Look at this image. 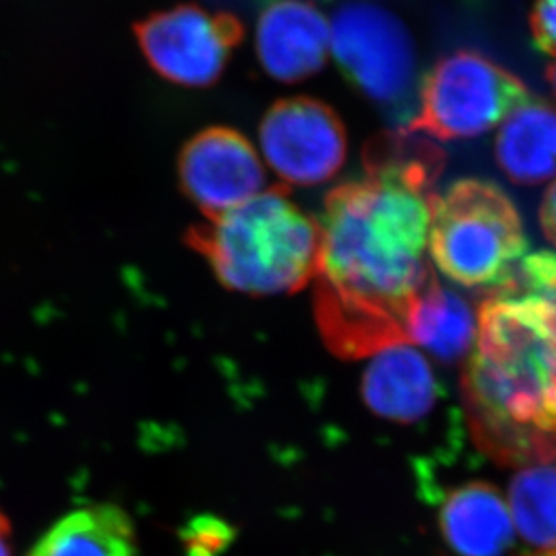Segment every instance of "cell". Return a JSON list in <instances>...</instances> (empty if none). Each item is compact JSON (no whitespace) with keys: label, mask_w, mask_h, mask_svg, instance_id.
I'll list each match as a JSON object with an SVG mask.
<instances>
[{"label":"cell","mask_w":556,"mask_h":556,"mask_svg":"<svg viewBox=\"0 0 556 556\" xmlns=\"http://www.w3.org/2000/svg\"><path fill=\"white\" fill-rule=\"evenodd\" d=\"M434 193L369 177L326 197L315 314L326 342L363 357L407 342L410 306L434 278L427 262Z\"/></svg>","instance_id":"cell-1"},{"label":"cell","mask_w":556,"mask_h":556,"mask_svg":"<svg viewBox=\"0 0 556 556\" xmlns=\"http://www.w3.org/2000/svg\"><path fill=\"white\" fill-rule=\"evenodd\" d=\"M467 393L486 441L503 454H555L556 274L490 290L479 308Z\"/></svg>","instance_id":"cell-2"},{"label":"cell","mask_w":556,"mask_h":556,"mask_svg":"<svg viewBox=\"0 0 556 556\" xmlns=\"http://www.w3.org/2000/svg\"><path fill=\"white\" fill-rule=\"evenodd\" d=\"M193 243L227 289L249 295L292 294L315 278L320 224L289 199L267 189L211 218Z\"/></svg>","instance_id":"cell-3"},{"label":"cell","mask_w":556,"mask_h":556,"mask_svg":"<svg viewBox=\"0 0 556 556\" xmlns=\"http://www.w3.org/2000/svg\"><path fill=\"white\" fill-rule=\"evenodd\" d=\"M429 248L454 283L495 290L508 283L525 257V227L503 189L486 180H459L432 199Z\"/></svg>","instance_id":"cell-4"},{"label":"cell","mask_w":556,"mask_h":556,"mask_svg":"<svg viewBox=\"0 0 556 556\" xmlns=\"http://www.w3.org/2000/svg\"><path fill=\"white\" fill-rule=\"evenodd\" d=\"M530 101V92L508 68L478 51H457L427 74L420 109L407 130L441 141L470 139L492 130Z\"/></svg>","instance_id":"cell-5"},{"label":"cell","mask_w":556,"mask_h":556,"mask_svg":"<svg viewBox=\"0 0 556 556\" xmlns=\"http://www.w3.org/2000/svg\"><path fill=\"white\" fill-rule=\"evenodd\" d=\"M330 46L342 73L369 100L394 105L409 96L415 42L391 11L368 2L342 5L331 21Z\"/></svg>","instance_id":"cell-6"},{"label":"cell","mask_w":556,"mask_h":556,"mask_svg":"<svg viewBox=\"0 0 556 556\" xmlns=\"http://www.w3.org/2000/svg\"><path fill=\"white\" fill-rule=\"evenodd\" d=\"M148 63L172 84L207 87L215 84L242 38V24L226 13L199 5L161 11L137 27Z\"/></svg>","instance_id":"cell-7"},{"label":"cell","mask_w":556,"mask_h":556,"mask_svg":"<svg viewBox=\"0 0 556 556\" xmlns=\"http://www.w3.org/2000/svg\"><path fill=\"white\" fill-rule=\"evenodd\" d=\"M263 157L285 185H323L346 161V130L336 111L312 98L270 106L260 125Z\"/></svg>","instance_id":"cell-8"},{"label":"cell","mask_w":556,"mask_h":556,"mask_svg":"<svg viewBox=\"0 0 556 556\" xmlns=\"http://www.w3.org/2000/svg\"><path fill=\"white\" fill-rule=\"evenodd\" d=\"M186 194L215 218L262 193L265 168L248 137L232 128H207L180 155Z\"/></svg>","instance_id":"cell-9"},{"label":"cell","mask_w":556,"mask_h":556,"mask_svg":"<svg viewBox=\"0 0 556 556\" xmlns=\"http://www.w3.org/2000/svg\"><path fill=\"white\" fill-rule=\"evenodd\" d=\"M330 24L308 0H274L256 27V53L263 68L283 84H298L325 67Z\"/></svg>","instance_id":"cell-10"},{"label":"cell","mask_w":556,"mask_h":556,"mask_svg":"<svg viewBox=\"0 0 556 556\" xmlns=\"http://www.w3.org/2000/svg\"><path fill=\"white\" fill-rule=\"evenodd\" d=\"M363 396L375 415L407 424L432 409L435 378L416 348L396 342L372 353L363 377Z\"/></svg>","instance_id":"cell-11"},{"label":"cell","mask_w":556,"mask_h":556,"mask_svg":"<svg viewBox=\"0 0 556 556\" xmlns=\"http://www.w3.org/2000/svg\"><path fill=\"white\" fill-rule=\"evenodd\" d=\"M440 519L446 544L459 556H503L514 542L508 503L486 483L454 490Z\"/></svg>","instance_id":"cell-12"},{"label":"cell","mask_w":556,"mask_h":556,"mask_svg":"<svg viewBox=\"0 0 556 556\" xmlns=\"http://www.w3.org/2000/svg\"><path fill=\"white\" fill-rule=\"evenodd\" d=\"M27 556H137L136 526L117 504H90L63 515Z\"/></svg>","instance_id":"cell-13"},{"label":"cell","mask_w":556,"mask_h":556,"mask_svg":"<svg viewBox=\"0 0 556 556\" xmlns=\"http://www.w3.org/2000/svg\"><path fill=\"white\" fill-rule=\"evenodd\" d=\"M495 153L515 185H544L556 175V111L541 101H526L504 119Z\"/></svg>","instance_id":"cell-14"},{"label":"cell","mask_w":556,"mask_h":556,"mask_svg":"<svg viewBox=\"0 0 556 556\" xmlns=\"http://www.w3.org/2000/svg\"><path fill=\"white\" fill-rule=\"evenodd\" d=\"M407 342H416L435 357L456 361L472 352L478 336V315L462 295L434 278L410 306L405 323Z\"/></svg>","instance_id":"cell-15"},{"label":"cell","mask_w":556,"mask_h":556,"mask_svg":"<svg viewBox=\"0 0 556 556\" xmlns=\"http://www.w3.org/2000/svg\"><path fill=\"white\" fill-rule=\"evenodd\" d=\"M364 168L369 177H388L432 191L445 168V153L416 131L402 128L372 137L364 148Z\"/></svg>","instance_id":"cell-16"},{"label":"cell","mask_w":556,"mask_h":556,"mask_svg":"<svg viewBox=\"0 0 556 556\" xmlns=\"http://www.w3.org/2000/svg\"><path fill=\"white\" fill-rule=\"evenodd\" d=\"M508 508L515 530L542 553H556V467L535 463L509 484Z\"/></svg>","instance_id":"cell-17"},{"label":"cell","mask_w":556,"mask_h":556,"mask_svg":"<svg viewBox=\"0 0 556 556\" xmlns=\"http://www.w3.org/2000/svg\"><path fill=\"white\" fill-rule=\"evenodd\" d=\"M530 22L536 46L556 56V0H536Z\"/></svg>","instance_id":"cell-18"},{"label":"cell","mask_w":556,"mask_h":556,"mask_svg":"<svg viewBox=\"0 0 556 556\" xmlns=\"http://www.w3.org/2000/svg\"><path fill=\"white\" fill-rule=\"evenodd\" d=\"M542 231L547 240L556 248V180L552 188L547 189L541 207Z\"/></svg>","instance_id":"cell-19"},{"label":"cell","mask_w":556,"mask_h":556,"mask_svg":"<svg viewBox=\"0 0 556 556\" xmlns=\"http://www.w3.org/2000/svg\"><path fill=\"white\" fill-rule=\"evenodd\" d=\"M11 522L2 511H0V556H13V547H11Z\"/></svg>","instance_id":"cell-20"},{"label":"cell","mask_w":556,"mask_h":556,"mask_svg":"<svg viewBox=\"0 0 556 556\" xmlns=\"http://www.w3.org/2000/svg\"><path fill=\"white\" fill-rule=\"evenodd\" d=\"M547 81L552 85L553 92H555L556 98V62H553L549 67H547Z\"/></svg>","instance_id":"cell-21"},{"label":"cell","mask_w":556,"mask_h":556,"mask_svg":"<svg viewBox=\"0 0 556 556\" xmlns=\"http://www.w3.org/2000/svg\"><path fill=\"white\" fill-rule=\"evenodd\" d=\"M535 556H556V553H539V555Z\"/></svg>","instance_id":"cell-22"}]
</instances>
